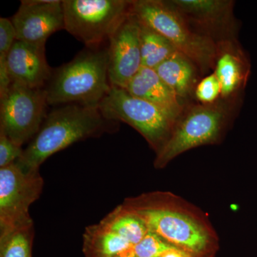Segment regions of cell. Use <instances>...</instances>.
Segmentation results:
<instances>
[{
    "instance_id": "6da1fadb",
    "label": "cell",
    "mask_w": 257,
    "mask_h": 257,
    "mask_svg": "<svg viewBox=\"0 0 257 257\" xmlns=\"http://www.w3.org/2000/svg\"><path fill=\"white\" fill-rule=\"evenodd\" d=\"M121 204L138 215L149 231L192 257H207L217 246V235L207 214L173 193H143L126 198Z\"/></svg>"
},
{
    "instance_id": "7a4b0ae2",
    "label": "cell",
    "mask_w": 257,
    "mask_h": 257,
    "mask_svg": "<svg viewBox=\"0 0 257 257\" xmlns=\"http://www.w3.org/2000/svg\"><path fill=\"white\" fill-rule=\"evenodd\" d=\"M118 123L104 117L99 106H56L47 114L41 128L15 163L25 171L40 170L54 154L77 142L113 133Z\"/></svg>"
},
{
    "instance_id": "3957f363",
    "label": "cell",
    "mask_w": 257,
    "mask_h": 257,
    "mask_svg": "<svg viewBox=\"0 0 257 257\" xmlns=\"http://www.w3.org/2000/svg\"><path fill=\"white\" fill-rule=\"evenodd\" d=\"M108 44L87 47L70 62L52 69L45 87L47 104L99 106L110 91Z\"/></svg>"
},
{
    "instance_id": "277c9868",
    "label": "cell",
    "mask_w": 257,
    "mask_h": 257,
    "mask_svg": "<svg viewBox=\"0 0 257 257\" xmlns=\"http://www.w3.org/2000/svg\"><path fill=\"white\" fill-rule=\"evenodd\" d=\"M236 106L221 99L212 104H186L170 138L156 154L155 168H165L171 161L189 150L219 143Z\"/></svg>"
},
{
    "instance_id": "5b68a950",
    "label": "cell",
    "mask_w": 257,
    "mask_h": 257,
    "mask_svg": "<svg viewBox=\"0 0 257 257\" xmlns=\"http://www.w3.org/2000/svg\"><path fill=\"white\" fill-rule=\"evenodd\" d=\"M132 13L197 64L202 73L215 67L216 44L211 39L194 31L182 15L162 0H135Z\"/></svg>"
},
{
    "instance_id": "8992f818",
    "label": "cell",
    "mask_w": 257,
    "mask_h": 257,
    "mask_svg": "<svg viewBox=\"0 0 257 257\" xmlns=\"http://www.w3.org/2000/svg\"><path fill=\"white\" fill-rule=\"evenodd\" d=\"M133 2L64 0V30L85 47L105 45L125 18L131 14Z\"/></svg>"
},
{
    "instance_id": "52a82bcc",
    "label": "cell",
    "mask_w": 257,
    "mask_h": 257,
    "mask_svg": "<svg viewBox=\"0 0 257 257\" xmlns=\"http://www.w3.org/2000/svg\"><path fill=\"white\" fill-rule=\"evenodd\" d=\"M99 108L106 119L133 126L156 154L170 138L177 120L168 111L121 88L111 87Z\"/></svg>"
},
{
    "instance_id": "ba28073f",
    "label": "cell",
    "mask_w": 257,
    "mask_h": 257,
    "mask_svg": "<svg viewBox=\"0 0 257 257\" xmlns=\"http://www.w3.org/2000/svg\"><path fill=\"white\" fill-rule=\"evenodd\" d=\"M45 88H30L12 83L0 97V132L17 145L30 143L46 118Z\"/></svg>"
},
{
    "instance_id": "9c48e42d",
    "label": "cell",
    "mask_w": 257,
    "mask_h": 257,
    "mask_svg": "<svg viewBox=\"0 0 257 257\" xmlns=\"http://www.w3.org/2000/svg\"><path fill=\"white\" fill-rule=\"evenodd\" d=\"M43 187L40 170L25 171L17 163L0 168V234L33 224L29 209Z\"/></svg>"
},
{
    "instance_id": "30bf717a",
    "label": "cell",
    "mask_w": 257,
    "mask_h": 257,
    "mask_svg": "<svg viewBox=\"0 0 257 257\" xmlns=\"http://www.w3.org/2000/svg\"><path fill=\"white\" fill-rule=\"evenodd\" d=\"M191 28L215 43L236 40L237 25L231 0H170Z\"/></svg>"
},
{
    "instance_id": "8fae6325",
    "label": "cell",
    "mask_w": 257,
    "mask_h": 257,
    "mask_svg": "<svg viewBox=\"0 0 257 257\" xmlns=\"http://www.w3.org/2000/svg\"><path fill=\"white\" fill-rule=\"evenodd\" d=\"M109 79L111 87L126 89L143 67L140 24L131 13L116 29L108 42Z\"/></svg>"
},
{
    "instance_id": "7c38bea8",
    "label": "cell",
    "mask_w": 257,
    "mask_h": 257,
    "mask_svg": "<svg viewBox=\"0 0 257 257\" xmlns=\"http://www.w3.org/2000/svg\"><path fill=\"white\" fill-rule=\"evenodd\" d=\"M11 20L17 40L45 45L52 34L64 29L62 1L23 0Z\"/></svg>"
},
{
    "instance_id": "4fadbf2b",
    "label": "cell",
    "mask_w": 257,
    "mask_h": 257,
    "mask_svg": "<svg viewBox=\"0 0 257 257\" xmlns=\"http://www.w3.org/2000/svg\"><path fill=\"white\" fill-rule=\"evenodd\" d=\"M214 72L221 84V100L237 105L251 73L249 58L237 39L216 43Z\"/></svg>"
},
{
    "instance_id": "5bb4252c",
    "label": "cell",
    "mask_w": 257,
    "mask_h": 257,
    "mask_svg": "<svg viewBox=\"0 0 257 257\" xmlns=\"http://www.w3.org/2000/svg\"><path fill=\"white\" fill-rule=\"evenodd\" d=\"M12 83L30 88H45L52 75L45 56V45L16 40L7 57Z\"/></svg>"
},
{
    "instance_id": "9a60e30c",
    "label": "cell",
    "mask_w": 257,
    "mask_h": 257,
    "mask_svg": "<svg viewBox=\"0 0 257 257\" xmlns=\"http://www.w3.org/2000/svg\"><path fill=\"white\" fill-rule=\"evenodd\" d=\"M125 89L132 95L168 111L177 119L186 106L153 69L142 67Z\"/></svg>"
},
{
    "instance_id": "2e32d148",
    "label": "cell",
    "mask_w": 257,
    "mask_h": 257,
    "mask_svg": "<svg viewBox=\"0 0 257 257\" xmlns=\"http://www.w3.org/2000/svg\"><path fill=\"white\" fill-rule=\"evenodd\" d=\"M155 70L185 104L189 98L194 96V89L200 80L199 73H202L195 62L178 51Z\"/></svg>"
},
{
    "instance_id": "e0dca14e",
    "label": "cell",
    "mask_w": 257,
    "mask_h": 257,
    "mask_svg": "<svg viewBox=\"0 0 257 257\" xmlns=\"http://www.w3.org/2000/svg\"><path fill=\"white\" fill-rule=\"evenodd\" d=\"M133 245L99 224L87 226L83 234L82 251L85 257H115Z\"/></svg>"
},
{
    "instance_id": "ac0fdd59",
    "label": "cell",
    "mask_w": 257,
    "mask_h": 257,
    "mask_svg": "<svg viewBox=\"0 0 257 257\" xmlns=\"http://www.w3.org/2000/svg\"><path fill=\"white\" fill-rule=\"evenodd\" d=\"M99 224L127 240L133 246L140 242L149 231L145 223L121 204L104 216Z\"/></svg>"
},
{
    "instance_id": "d6986e66",
    "label": "cell",
    "mask_w": 257,
    "mask_h": 257,
    "mask_svg": "<svg viewBox=\"0 0 257 257\" xmlns=\"http://www.w3.org/2000/svg\"><path fill=\"white\" fill-rule=\"evenodd\" d=\"M140 24L143 67L156 69L177 52V50L169 40L160 33L142 22L140 21Z\"/></svg>"
},
{
    "instance_id": "ffe728a7",
    "label": "cell",
    "mask_w": 257,
    "mask_h": 257,
    "mask_svg": "<svg viewBox=\"0 0 257 257\" xmlns=\"http://www.w3.org/2000/svg\"><path fill=\"white\" fill-rule=\"evenodd\" d=\"M33 239V224L0 234V257H32Z\"/></svg>"
},
{
    "instance_id": "44dd1931",
    "label": "cell",
    "mask_w": 257,
    "mask_h": 257,
    "mask_svg": "<svg viewBox=\"0 0 257 257\" xmlns=\"http://www.w3.org/2000/svg\"><path fill=\"white\" fill-rule=\"evenodd\" d=\"M174 248L177 247L148 231L143 239L133 246V250L136 257H161L166 251Z\"/></svg>"
},
{
    "instance_id": "7402d4cb",
    "label": "cell",
    "mask_w": 257,
    "mask_h": 257,
    "mask_svg": "<svg viewBox=\"0 0 257 257\" xmlns=\"http://www.w3.org/2000/svg\"><path fill=\"white\" fill-rule=\"evenodd\" d=\"M221 93L220 83L213 72L199 80L193 96L199 104H212L220 100Z\"/></svg>"
},
{
    "instance_id": "603a6c76",
    "label": "cell",
    "mask_w": 257,
    "mask_h": 257,
    "mask_svg": "<svg viewBox=\"0 0 257 257\" xmlns=\"http://www.w3.org/2000/svg\"><path fill=\"white\" fill-rule=\"evenodd\" d=\"M24 150L0 132V168L15 163L23 155Z\"/></svg>"
},
{
    "instance_id": "cb8c5ba5",
    "label": "cell",
    "mask_w": 257,
    "mask_h": 257,
    "mask_svg": "<svg viewBox=\"0 0 257 257\" xmlns=\"http://www.w3.org/2000/svg\"><path fill=\"white\" fill-rule=\"evenodd\" d=\"M16 40V31L12 20L0 18V58H7Z\"/></svg>"
},
{
    "instance_id": "d4e9b609",
    "label": "cell",
    "mask_w": 257,
    "mask_h": 257,
    "mask_svg": "<svg viewBox=\"0 0 257 257\" xmlns=\"http://www.w3.org/2000/svg\"><path fill=\"white\" fill-rule=\"evenodd\" d=\"M161 257H192L188 253L185 252L183 250L178 248H174L172 249L166 251Z\"/></svg>"
},
{
    "instance_id": "484cf974",
    "label": "cell",
    "mask_w": 257,
    "mask_h": 257,
    "mask_svg": "<svg viewBox=\"0 0 257 257\" xmlns=\"http://www.w3.org/2000/svg\"><path fill=\"white\" fill-rule=\"evenodd\" d=\"M115 257H136V256H135V252H134L133 247H132L130 249L125 251L124 252L120 253L119 255Z\"/></svg>"
}]
</instances>
